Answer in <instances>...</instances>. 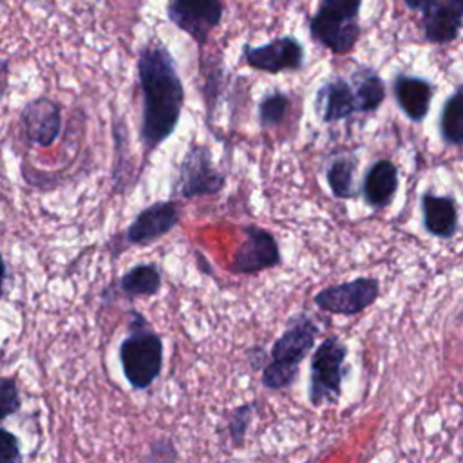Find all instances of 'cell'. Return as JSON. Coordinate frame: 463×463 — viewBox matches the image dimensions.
<instances>
[{"label":"cell","mask_w":463,"mask_h":463,"mask_svg":"<svg viewBox=\"0 0 463 463\" xmlns=\"http://www.w3.org/2000/svg\"><path fill=\"white\" fill-rule=\"evenodd\" d=\"M307 29L315 43L338 56L351 52L362 36L358 18H347L322 9H317V13L309 18Z\"/></svg>","instance_id":"cell-11"},{"label":"cell","mask_w":463,"mask_h":463,"mask_svg":"<svg viewBox=\"0 0 463 463\" xmlns=\"http://www.w3.org/2000/svg\"><path fill=\"white\" fill-rule=\"evenodd\" d=\"M137 81L143 96L139 141L145 165L175 132L184 107V85L165 43L148 42L139 49Z\"/></svg>","instance_id":"cell-1"},{"label":"cell","mask_w":463,"mask_h":463,"mask_svg":"<svg viewBox=\"0 0 463 463\" xmlns=\"http://www.w3.org/2000/svg\"><path fill=\"white\" fill-rule=\"evenodd\" d=\"M118 360L127 383L134 391L150 389L163 371V338L150 327L146 317L136 309L130 311L128 333L118 347Z\"/></svg>","instance_id":"cell-3"},{"label":"cell","mask_w":463,"mask_h":463,"mask_svg":"<svg viewBox=\"0 0 463 463\" xmlns=\"http://www.w3.org/2000/svg\"><path fill=\"white\" fill-rule=\"evenodd\" d=\"M362 2L364 0H318V9L347 18H358Z\"/></svg>","instance_id":"cell-26"},{"label":"cell","mask_w":463,"mask_h":463,"mask_svg":"<svg viewBox=\"0 0 463 463\" xmlns=\"http://www.w3.org/2000/svg\"><path fill=\"white\" fill-rule=\"evenodd\" d=\"M181 206L175 199L154 201L136 213L132 222L123 230L121 248L150 246L166 237L179 226Z\"/></svg>","instance_id":"cell-7"},{"label":"cell","mask_w":463,"mask_h":463,"mask_svg":"<svg viewBox=\"0 0 463 463\" xmlns=\"http://www.w3.org/2000/svg\"><path fill=\"white\" fill-rule=\"evenodd\" d=\"M20 409V396L16 383L11 378H0V420Z\"/></svg>","instance_id":"cell-25"},{"label":"cell","mask_w":463,"mask_h":463,"mask_svg":"<svg viewBox=\"0 0 463 463\" xmlns=\"http://www.w3.org/2000/svg\"><path fill=\"white\" fill-rule=\"evenodd\" d=\"M349 347L338 336H327L313 347L309 358L307 400L313 407L336 403L344 392Z\"/></svg>","instance_id":"cell-4"},{"label":"cell","mask_w":463,"mask_h":463,"mask_svg":"<svg viewBox=\"0 0 463 463\" xmlns=\"http://www.w3.org/2000/svg\"><path fill=\"white\" fill-rule=\"evenodd\" d=\"M463 25V0H432L423 11V36L445 45L458 40Z\"/></svg>","instance_id":"cell-15"},{"label":"cell","mask_w":463,"mask_h":463,"mask_svg":"<svg viewBox=\"0 0 463 463\" xmlns=\"http://www.w3.org/2000/svg\"><path fill=\"white\" fill-rule=\"evenodd\" d=\"M222 0H168L166 18L204 51L208 36L222 20Z\"/></svg>","instance_id":"cell-9"},{"label":"cell","mask_w":463,"mask_h":463,"mask_svg":"<svg viewBox=\"0 0 463 463\" xmlns=\"http://www.w3.org/2000/svg\"><path fill=\"white\" fill-rule=\"evenodd\" d=\"M242 60L248 67L266 72V74H280V72H297L304 67L306 52L300 40L291 34L279 36L264 45H242Z\"/></svg>","instance_id":"cell-10"},{"label":"cell","mask_w":463,"mask_h":463,"mask_svg":"<svg viewBox=\"0 0 463 463\" xmlns=\"http://www.w3.org/2000/svg\"><path fill=\"white\" fill-rule=\"evenodd\" d=\"M400 186L398 166L392 159H376L364 174L360 183V195L371 210H385L392 204Z\"/></svg>","instance_id":"cell-14"},{"label":"cell","mask_w":463,"mask_h":463,"mask_svg":"<svg viewBox=\"0 0 463 463\" xmlns=\"http://www.w3.org/2000/svg\"><path fill=\"white\" fill-rule=\"evenodd\" d=\"M421 226L427 235L441 241H450L459 232L458 201L452 194H434L425 190L420 197Z\"/></svg>","instance_id":"cell-13"},{"label":"cell","mask_w":463,"mask_h":463,"mask_svg":"<svg viewBox=\"0 0 463 463\" xmlns=\"http://www.w3.org/2000/svg\"><path fill=\"white\" fill-rule=\"evenodd\" d=\"M201 74L204 76V85H203V96H204V103H206V116L208 119L213 114V107L219 99L221 89H222V65L219 61H213L212 65H208L203 58H201Z\"/></svg>","instance_id":"cell-24"},{"label":"cell","mask_w":463,"mask_h":463,"mask_svg":"<svg viewBox=\"0 0 463 463\" xmlns=\"http://www.w3.org/2000/svg\"><path fill=\"white\" fill-rule=\"evenodd\" d=\"M378 298L380 280L376 277H356L318 289L313 295V304L329 315L354 317L371 307Z\"/></svg>","instance_id":"cell-6"},{"label":"cell","mask_w":463,"mask_h":463,"mask_svg":"<svg viewBox=\"0 0 463 463\" xmlns=\"http://www.w3.org/2000/svg\"><path fill=\"white\" fill-rule=\"evenodd\" d=\"M22 123L33 143L49 146L56 141L61 128L60 105L49 98L33 99L22 110Z\"/></svg>","instance_id":"cell-17"},{"label":"cell","mask_w":463,"mask_h":463,"mask_svg":"<svg viewBox=\"0 0 463 463\" xmlns=\"http://www.w3.org/2000/svg\"><path fill=\"white\" fill-rule=\"evenodd\" d=\"M16 459H20L18 439L11 432L0 429V463H9Z\"/></svg>","instance_id":"cell-27"},{"label":"cell","mask_w":463,"mask_h":463,"mask_svg":"<svg viewBox=\"0 0 463 463\" xmlns=\"http://www.w3.org/2000/svg\"><path fill=\"white\" fill-rule=\"evenodd\" d=\"M248 358H250V364H251V367L253 369H259L260 365H259V360H260V364L264 362V358H266V354H264V351H262V347H251L250 351H248Z\"/></svg>","instance_id":"cell-28"},{"label":"cell","mask_w":463,"mask_h":463,"mask_svg":"<svg viewBox=\"0 0 463 463\" xmlns=\"http://www.w3.org/2000/svg\"><path fill=\"white\" fill-rule=\"evenodd\" d=\"M289 110V96L279 89L266 92L257 105V121L262 130L275 128L284 123Z\"/></svg>","instance_id":"cell-22"},{"label":"cell","mask_w":463,"mask_h":463,"mask_svg":"<svg viewBox=\"0 0 463 463\" xmlns=\"http://www.w3.org/2000/svg\"><path fill=\"white\" fill-rule=\"evenodd\" d=\"M356 172H358V157L354 154H338L333 156L326 163V183L333 197L345 201L356 195Z\"/></svg>","instance_id":"cell-19"},{"label":"cell","mask_w":463,"mask_h":463,"mask_svg":"<svg viewBox=\"0 0 463 463\" xmlns=\"http://www.w3.org/2000/svg\"><path fill=\"white\" fill-rule=\"evenodd\" d=\"M356 112V101L349 80L335 76L315 92V114L322 123H338Z\"/></svg>","instance_id":"cell-16"},{"label":"cell","mask_w":463,"mask_h":463,"mask_svg":"<svg viewBox=\"0 0 463 463\" xmlns=\"http://www.w3.org/2000/svg\"><path fill=\"white\" fill-rule=\"evenodd\" d=\"M257 411V403L255 402H248V403H241L232 411L230 421H228V438L232 441V445L235 449L242 447L248 429L253 421V414Z\"/></svg>","instance_id":"cell-23"},{"label":"cell","mask_w":463,"mask_h":463,"mask_svg":"<svg viewBox=\"0 0 463 463\" xmlns=\"http://www.w3.org/2000/svg\"><path fill=\"white\" fill-rule=\"evenodd\" d=\"M163 275L156 264H136L119 277V291L134 300L141 297H156L161 291Z\"/></svg>","instance_id":"cell-21"},{"label":"cell","mask_w":463,"mask_h":463,"mask_svg":"<svg viewBox=\"0 0 463 463\" xmlns=\"http://www.w3.org/2000/svg\"><path fill=\"white\" fill-rule=\"evenodd\" d=\"M439 137L447 146L459 148L463 145V85L458 83L445 98L438 118Z\"/></svg>","instance_id":"cell-20"},{"label":"cell","mask_w":463,"mask_h":463,"mask_svg":"<svg viewBox=\"0 0 463 463\" xmlns=\"http://www.w3.org/2000/svg\"><path fill=\"white\" fill-rule=\"evenodd\" d=\"M430 2H432V0H403V4H405L407 9H411V11H420V13H423V11L429 7Z\"/></svg>","instance_id":"cell-29"},{"label":"cell","mask_w":463,"mask_h":463,"mask_svg":"<svg viewBox=\"0 0 463 463\" xmlns=\"http://www.w3.org/2000/svg\"><path fill=\"white\" fill-rule=\"evenodd\" d=\"M226 184V175L217 170L208 145L192 141L177 165V177L172 192L181 199L217 195Z\"/></svg>","instance_id":"cell-5"},{"label":"cell","mask_w":463,"mask_h":463,"mask_svg":"<svg viewBox=\"0 0 463 463\" xmlns=\"http://www.w3.org/2000/svg\"><path fill=\"white\" fill-rule=\"evenodd\" d=\"M391 87L394 101L403 116L411 123H423L430 112L436 85L423 76L396 72Z\"/></svg>","instance_id":"cell-12"},{"label":"cell","mask_w":463,"mask_h":463,"mask_svg":"<svg viewBox=\"0 0 463 463\" xmlns=\"http://www.w3.org/2000/svg\"><path fill=\"white\" fill-rule=\"evenodd\" d=\"M7 72H9V67H7V61L0 58V96L5 92L7 89Z\"/></svg>","instance_id":"cell-30"},{"label":"cell","mask_w":463,"mask_h":463,"mask_svg":"<svg viewBox=\"0 0 463 463\" xmlns=\"http://www.w3.org/2000/svg\"><path fill=\"white\" fill-rule=\"evenodd\" d=\"M244 241L237 246L232 257L230 271L235 275H257L260 271L277 268L282 264L280 246L275 235L257 224H246L242 228Z\"/></svg>","instance_id":"cell-8"},{"label":"cell","mask_w":463,"mask_h":463,"mask_svg":"<svg viewBox=\"0 0 463 463\" xmlns=\"http://www.w3.org/2000/svg\"><path fill=\"white\" fill-rule=\"evenodd\" d=\"M349 83L353 87L356 112L373 114L383 105L387 98V87L383 78L373 67L358 65L353 71Z\"/></svg>","instance_id":"cell-18"},{"label":"cell","mask_w":463,"mask_h":463,"mask_svg":"<svg viewBox=\"0 0 463 463\" xmlns=\"http://www.w3.org/2000/svg\"><path fill=\"white\" fill-rule=\"evenodd\" d=\"M4 275H5V266H4V260L0 257V289H2V282H4Z\"/></svg>","instance_id":"cell-31"},{"label":"cell","mask_w":463,"mask_h":463,"mask_svg":"<svg viewBox=\"0 0 463 463\" xmlns=\"http://www.w3.org/2000/svg\"><path fill=\"white\" fill-rule=\"evenodd\" d=\"M320 333L311 315L300 311L288 318L284 331L271 344L269 360L262 365L260 383L268 391L289 389L300 373V364L317 345Z\"/></svg>","instance_id":"cell-2"}]
</instances>
